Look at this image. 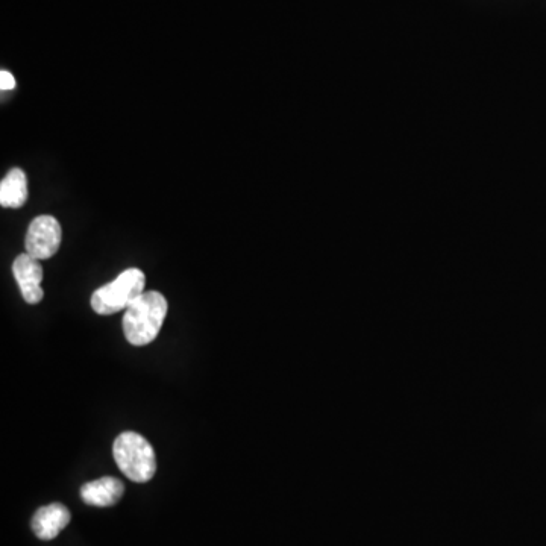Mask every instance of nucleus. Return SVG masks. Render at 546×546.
I'll return each mask as SVG.
<instances>
[{
    "label": "nucleus",
    "instance_id": "nucleus-9",
    "mask_svg": "<svg viewBox=\"0 0 546 546\" xmlns=\"http://www.w3.org/2000/svg\"><path fill=\"white\" fill-rule=\"evenodd\" d=\"M16 87V79H14V76L11 75L10 72H7V70H2L0 72V88L2 90H13V88Z\"/></svg>",
    "mask_w": 546,
    "mask_h": 546
},
{
    "label": "nucleus",
    "instance_id": "nucleus-2",
    "mask_svg": "<svg viewBox=\"0 0 546 546\" xmlns=\"http://www.w3.org/2000/svg\"><path fill=\"white\" fill-rule=\"evenodd\" d=\"M113 455L122 474L134 483H148L157 472L154 448L145 437L134 431L116 437Z\"/></svg>",
    "mask_w": 546,
    "mask_h": 546
},
{
    "label": "nucleus",
    "instance_id": "nucleus-6",
    "mask_svg": "<svg viewBox=\"0 0 546 546\" xmlns=\"http://www.w3.org/2000/svg\"><path fill=\"white\" fill-rule=\"evenodd\" d=\"M70 512L60 503L41 507L32 518V530L41 540H52L69 525Z\"/></svg>",
    "mask_w": 546,
    "mask_h": 546
},
{
    "label": "nucleus",
    "instance_id": "nucleus-5",
    "mask_svg": "<svg viewBox=\"0 0 546 546\" xmlns=\"http://www.w3.org/2000/svg\"><path fill=\"white\" fill-rule=\"evenodd\" d=\"M13 273L17 284H19L23 299L28 304L35 305L43 301L44 292L41 289V281H43L44 272L40 260L31 257L29 254L19 255L14 260Z\"/></svg>",
    "mask_w": 546,
    "mask_h": 546
},
{
    "label": "nucleus",
    "instance_id": "nucleus-7",
    "mask_svg": "<svg viewBox=\"0 0 546 546\" xmlns=\"http://www.w3.org/2000/svg\"><path fill=\"white\" fill-rule=\"evenodd\" d=\"M125 486L114 477L99 478L81 487V498L93 507H113L122 499Z\"/></svg>",
    "mask_w": 546,
    "mask_h": 546
},
{
    "label": "nucleus",
    "instance_id": "nucleus-1",
    "mask_svg": "<svg viewBox=\"0 0 546 546\" xmlns=\"http://www.w3.org/2000/svg\"><path fill=\"white\" fill-rule=\"evenodd\" d=\"M167 316V299L157 290L145 292L125 310L123 333L134 346L154 342Z\"/></svg>",
    "mask_w": 546,
    "mask_h": 546
},
{
    "label": "nucleus",
    "instance_id": "nucleus-8",
    "mask_svg": "<svg viewBox=\"0 0 546 546\" xmlns=\"http://www.w3.org/2000/svg\"><path fill=\"white\" fill-rule=\"evenodd\" d=\"M28 201V178L22 169L10 170L0 182V205L4 208H20Z\"/></svg>",
    "mask_w": 546,
    "mask_h": 546
},
{
    "label": "nucleus",
    "instance_id": "nucleus-4",
    "mask_svg": "<svg viewBox=\"0 0 546 546\" xmlns=\"http://www.w3.org/2000/svg\"><path fill=\"white\" fill-rule=\"evenodd\" d=\"M63 230L54 216H38L32 220L26 233V254L37 260H48L60 249Z\"/></svg>",
    "mask_w": 546,
    "mask_h": 546
},
{
    "label": "nucleus",
    "instance_id": "nucleus-3",
    "mask_svg": "<svg viewBox=\"0 0 546 546\" xmlns=\"http://www.w3.org/2000/svg\"><path fill=\"white\" fill-rule=\"evenodd\" d=\"M145 286V273L132 267L120 273L113 283L96 290L91 296V308L101 316L119 313L145 293Z\"/></svg>",
    "mask_w": 546,
    "mask_h": 546
}]
</instances>
